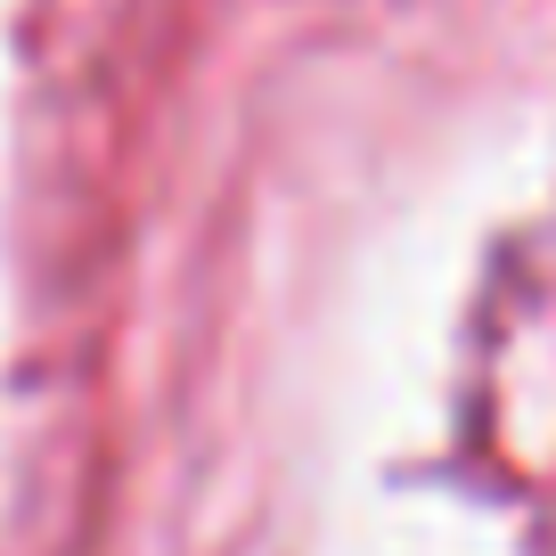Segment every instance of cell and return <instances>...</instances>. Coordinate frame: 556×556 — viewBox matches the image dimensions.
<instances>
[]
</instances>
